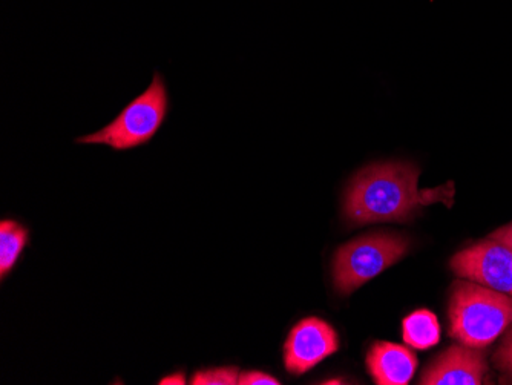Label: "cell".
<instances>
[{
    "label": "cell",
    "instance_id": "3",
    "mask_svg": "<svg viewBox=\"0 0 512 385\" xmlns=\"http://www.w3.org/2000/svg\"><path fill=\"white\" fill-rule=\"evenodd\" d=\"M169 112V94L165 79L154 74L145 93L135 97L111 123L76 140L80 145H103L114 151H129L148 145L154 139Z\"/></svg>",
    "mask_w": 512,
    "mask_h": 385
},
{
    "label": "cell",
    "instance_id": "1",
    "mask_svg": "<svg viewBox=\"0 0 512 385\" xmlns=\"http://www.w3.org/2000/svg\"><path fill=\"white\" fill-rule=\"evenodd\" d=\"M419 169L411 163H375L355 175L345 192L344 214L356 226L407 223L421 206L439 200L434 192L417 188Z\"/></svg>",
    "mask_w": 512,
    "mask_h": 385
},
{
    "label": "cell",
    "instance_id": "8",
    "mask_svg": "<svg viewBox=\"0 0 512 385\" xmlns=\"http://www.w3.org/2000/svg\"><path fill=\"white\" fill-rule=\"evenodd\" d=\"M367 367L378 385H407L417 369V358L401 344H373L367 353Z\"/></svg>",
    "mask_w": 512,
    "mask_h": 385
},
{
    "label": "cell",
    "instance_id": "4",
    "mask_svg": "<svg viewBox=\"0 0 512 385\" xmlns=\"http://www.w3.org/2000/svg\"><path fill=\"white\" fill-rule=\"evenodd\" d=\"M410 241L401 234L375 232L339 247L333 260V283L347 297L407 254Z\"/></svg>",
    "mask_w": 512,
    "mask_h": 385
},
{
    "label": "cell",
    "instance_id": "14",
    "mask_svg": "<svg viewBox=\"0 0 512 385\" xmlns=\"http://www.w3.org/2000/svg\"><path fill=\"white\" fill-rule=\"evenodd\" d=\"M490 237L503 241V243L509 244V246L512 247V223L508 224V226H503V228L497 229V231L493 232Z\"/></svg>",
    "mask_w": 512,
    "mask_h": 385
},
{
    "label": "cell",
    "instance_id": "13",
    "mask_svg": "<svg viewBox=\"0 0 512 385\" xmlns=\"http://www.w3.org/2000/svg\"><path fill=\"white\" fill-rule=\"evenodd\" d=\"M238 384L240 385H278L281 382L273 376L267 375V373L256 372V370H250V372L240 373L238 378Z\"/></svg>",
    "mask_w": 512,
    "mask_h": 385
},
{
    "label": "cell",
    "instance_id": "5",
    "mask_svg": "<svg viewBox=\"0 0 512 385\" xmlns=\"http://www.w3.org/2000/svg\"><path fill=\"white\" fill-rule=\"evenodd\" d=\"M457 277L490 287L512 297V247L496 238H486L463 249L451 260Z\"/></svg>",
    "mask_w": 512,
    "mask_h": 385
},
{
    "label": "cell",
    "instance_id": "6",
    "mask_svg": "<svg viewBox=\"0 0 512 385\" xmlns=\"http://www.w3.org/2000/svg\"><path fill=\"white\" fill-rule=\"evenodd\" d=\"M338 349V333L329 323L319 318H306L289 333L284 344V364L292 375H304Z\"/></svg>",
    "mask_w": 512,
    "mask_h": 385
},
{
    "label": "cell",
    "instance_id": "7",
    "mask_svg": "<svg viewBox=\"0 0 512 385\" xmlns=\"http://www.w3.org/2000/svg\"><path fill=\"white\" fill-rule=\"evenodd\" d=\"M480 349L453 346L445 350L422 373V385H480L485 381L488 364Z\"/></svg>",
    "mask_w": 512,
    "mask_h": 385
},
{
    "label": "cell",
    "instance_id": "2",
    "mask_svg": "<svg viewBox=\"0 0 512 385\" xmlns=\"http://www.w3.org/2000/svg\"><path fill=\"white\" fill-rule=\"evenodd\" d=\"M448 320L451 338L463 346L485 349L512 326V297L474 281H457Z\"/></svg>",
    "mask_w": 512,
    "mask_h": 385
},
{
    "label": "cell",
    "instance_id": "12",
    "mask_svg": "<svg viewBox=\"0 0 512 385\" xmlns=\"http://www.w3.org/2000/svg\"><path fill=\"white\" fill-rule=\"evenodd\" d=\"M494 364L505 375L506 381L512 382V327L494 353Z\"/></svg>",
    "mask_w": 512,
    "mask_h": 385
},
{
    "label": "cell",
    "instance_id": "10",
    "mask_svg": "<svg viewBox=\"0 0 512 385\" xmlns=\"http://www.w3.org/2000/svg\"><path fill=\"white\" fill-rule=\"evenodd\" d=\"M28 243V231L13 220L0 223V277L10 274Z\"/></svg>",
    "mask_w": 512,
    "mask_h": 385
},
{
    "label": "cell",
    "instance_id": "9",
    "mask_svg": "<svg viewBox=\"0 0 512 385\" xmlns=\"http://www.w3.org/2000/svg\"><path fill=\"white\" fill-rule=\"evenodd\" d=\"M402 336L407 346L417 350H427L440 341V326L436 315L430 310L421 309L411 313L402 323Z\"/></svg>",
    "mask_w": 512,
    "mask_h": 385
},
{
    "label": "cell",
    "instance_id": "11",
    "mask_svg": "<svg viewBox=\"0 0 512 385\" xmlns=\"http://www.w3.org/2000/svg\"><path fill=\"white\" fill-rule=\"evenodd\" d=\"M240 372L237 367H220V369L201 370L192 376L194 385H235L238 384Z\"/></svg>",
    "mask_w": 512,
    "mask_h": 385
},
{
    "label": "cell",
    "instance_id": "15",
    "mask_svg": "<svg viewBox=\"0 0 512 385\" xmlns=\"http://www.w3.org/2000/svg\"><path fill=\"white\" fill-rule=\"evenodd\" d=\"M161 385H183L186 384V378H184L183 373H175V375L168 376V378L161 379Z\"/></svg>",
    "mask_w": 512,
    "mask_h": 385
}]
</instances>
